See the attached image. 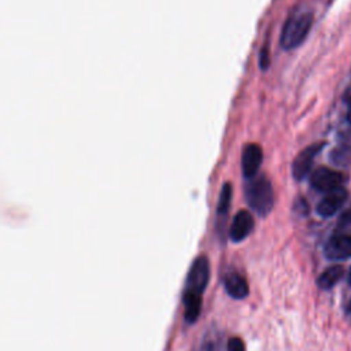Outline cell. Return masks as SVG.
<instances>
[{
  "mask_svg": "<svg viewBox=\"0 0 351 351\" xmlns=\"http://www.w3.org/2000/svg\"><path fill=\"white\" fill-rule=\"evenodd\" d=\"M245 202L259 217H266L274 206V192L271 182L263 174L247 180L244 186Z\"/></svg>",
  "mask_w": 351,
  "mask_h": 351,
  "instance_id": "1",
  "label": "cell"
},
{
  "mask_svg": "<svg viewBox=\"0 0 351 351\" xmlns=\"http://www.w3.org/2000/svg\"><path fill=\"white\" fill-rule=\"evenodd\" d=\"M313 25V14L307 10H298L288 16L285 21L281 36L280 45L289 51L298 48L307 37Z\"/></svg>",
  "mask_w": 351,
  "mask_h": 351,
  "instance_id": "2",
  "label": "cell"
},
{
  "mask_svg": "<svg viewBox=\"0 0 351 351\" xmlns=\"http://www.w3.org/2000/svg\"><path fill=\"white\" fill-rule=\"evenodd\" d=\"M210 280V263L206 256H197L189 267L186 276L185 293L202 296Z\"/></svg>",
  "mask_w": 351,
  "mask_h": 351,
  "instance_id": "3",
  "label": "cell"
},
{
  "mask_svg": "<svg viewBox=\"0 0 351 351\" xmlns=\"http://www.w3.org/2000/svg\"><path fill=\"white\" fill-rule=\"evenodd\" d=\"M344 176L329 167H318L310 176V185L318 192H332L343 185Z\"/></svg>",
  "mask_w": 351,
  "mask_h": 351,
  "instance_id": "4",
  "label": "cell"
},
{
  "mask_svg": "<svg viewBox=\"0 0 351 351\" xmlns=\"http://www.w3.org/2000/svg\"><path fill=\"white\" fill-rule=\"evenodd\" d=\"M324 254L329 261L333 262L351 258V234L336 233L330 236L324 247Z\"/></svg>",
  "mask_w": 351,
  "mask_h": 351,
  "instance_id": "5",
  "label": "cell"
},
{
  "mask_svg": "<svg viewBox=\"0 0 351 351\" xmlns=\"http://www.w3.org/2000/svg\"><path fill=\"white\" fill-rule=\"evenodd\" d=\"M324 147V143H315L308 147H306L303 151H300L296 158L292 162V176L295 180L300 181L303 180L311 170V166L314 163V158Z\"/></svg>",
  "mask_w": 351,
  "mask_h": 351,
  "instance_id": "6",
  "label": "cell"
},
{
  "mask_svg": "<svg viewBox=\"0 0 351 351\" xmlns=\"http://www.w3.org/2000/svg\"><path fill=\"white\" fill-rule=\"evenodd\" d=\"M347 196H348V193L343 186H340L332 192H328L317 204V207H315L317 214L322 218L333 217L343 207V204L347 200Z\"/></svg>",
  "mask_w": 351,
  "mask_h": 351,
  "instance_id": "7",
  "label": "cell"
},
{
  "mask_svg": "<svg viewBox=\"0 0 351 351\" xmlns=\"http://www.w3.org/2000/svg\"><path fill=\"white\" fill-rule=\"evenodd\" d=\"M262 159H263V152L258 144L252 143L245 145L241 154V173L245 180H250L258 176V170L262 165Z\"/></svg>",
  "mask_w": 351,
  "mask_h": 351,
  "instance_id": "8",
  "label": "cell"
},
{
  "mask_svg": "<svg viewBox=\"0 0 351 351\" xmlns=\"http://www.w3.org/2000/svg\"><path fill=\"white\" fill-rule=\"evenodd\" d=\"M252 229H254V218H252L251 213L247 210H241L232 219L229 237L234 243L243 241L244 239L248 237V234L252 232Z\"/></svg>",
  "mask_w": 351,
  "mask_h": 351,
  "instance_id": "9",
  "label": "cell"
},
{
  "mask_svg": "<svg viewBox=\"0 0 351 351\" xmlns=\"http://www.w3.org/2000/svg\"><path fill=\"white\" fill-rule=\"evenodd\" d=\"M223 287H225L226 292L234 299H244L250 292L247 280L241 274L234 273V271L228 273L223 277Z\"/></svg>",
  "mask_w": 351,
  "mask_h": 351,
  "instance_id": "10",
  "label": "cell"
},
{
  "mask_svg": "<svg viewBox=\"0 0 351 351\" xmlns=\"http://www.w3.org/2000/svg\"><path fill=\"white\" fill-rule=\"evenodd\" d=\"M344 273L346 269L343 265H332L319 274L317 284L321 289H330L344 277Z\"/></svg>",
  "mask_w": 351,
  "mask_h": 351,
  "instance_id": "11",
  "label": "cell"
},
{
  "mask_svg": "<svg viewBox=\"0 0 351 351\" xmlns=\"http://www.w3.org/2000/svg\"><path fill=\"white\" fill-rule=\"evenodd\" d=\"M232 184L225 182L222 185V189L219 192V199H218V206H217V213L218 215H226V213L230 208V203H232Z\"/></svg>",
  "mask_w": 351,
  "mask_h": 351,
  "instance_id": "12",
  "label": "cell"
},
{
  "mask_svg": "<svg viewBox=\"0 0 351 351\" xmlns=\"http://www.w3.org/2000/svg\"><path fill=\"white\" fill-rule=\"evenodd\" d=\"M226 351H245V344L240 337H233L228 341Z\"/></svg>",
  "mask_w": 351,
  "mask_h": 351,
  "instance_id": "13",
  "label": "cell"
},
{
  "mask_svg": "<svg viewBox=\"0 0 351 351\" xmlns=\"http://www.w3.org/2000/svg\"><path fill=\"white\" fill-rule=\"evenodd\" d=\"M259 66L262 70H266L269 66V51L267 48H262L259 53Z\"/></svg>",
  "mask_w": 351,
  "mask_h": 351,
  "instance_id": "14",
  "label": "cell"
},
{
  "mask_svg": "<svg viewBox=\"0 0 351 351\" xmlns=\"http://www.w3.org/2000/svg\"><path fill=\"white\" fill-rule=\"evenodd\" d=\"M350 223H351V206L340 217V225H350Z\"/></svg>",
  "mask_w": 351,
  "mask_h": 351,
  "instance_id": "15",
  "label": "cell"
},
{
  "mask_svg": "<svg viewBox=\"0 0 351 351\" xmlns=\"http://www.w3.org/2000/svg\"><path fill=\"white\" fill-rule=\"evenodd\" d=\"M344 101L347 103V104H350L351 103V85L346 89V92H344Z\"/></svg>",
  "mask_w": 351,
  "mask_h": 351,
  "instance_id": "16",
  "label": "cell"
},
{
  "mask_svg": "<svg viewBox=\"0 0 351 351\" xmlns=\"http://www.w3.org/2000/svg\"><path fill=\"white\" fill-rule=\"evenodd\" d=\"M348 106V111H347V119H348V122H351V103L350 104H347Z\"/></svg>",
  "mask_w": 351,
  "mask_h": 351,
  "instance_id": "17",
  "label": "cell"
},
{
  "mask_svg": "<svg viewBox=\"0 0 351 351\" xmlns=\"http://www.w3.org/2000/svg\"><path fill=\"white\" fill-rule=\"evenodd\" d=\"M346 310H347V313H348V314H351V299L348 300V303H347V307H346Z\"/></svg>",
  "mask_w": 351,
  "mask_h": 351,
  "instance_id": "18",
  "label": "cell"
},
{
  "mask_svg": "<svg viewBox=\"0 0 351 351\" xmlns=\"http://www.w3.org/2000/svg\"><path fill=\"white\" fill-rule=\"evenodd\" d=\"M347 281H348V284L351 285V267H350V270H348V274H347Z\"/></svg>",
  "mask_w": 351,
  "mask_h": 351,
  "instance_id": "19",
  "label": "cell"
}]
</instances>
